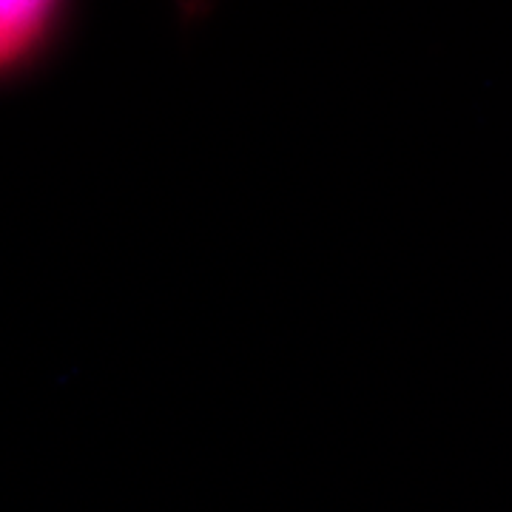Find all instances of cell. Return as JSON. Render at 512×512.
<instances>
[{
  "instance_id": "1",
  "label": "cell",
  "mask_w": 512,
  "mask_h": 512,
  "mask_svg": "<svg viewBox=\"0 0 512 512\" xmlns=\"http://www.w3.org/2000/svg\"><path fill=\"white\" fill-rule=\"evenodd\" d=\"M74 0H0V89L35 74L72 23Z\"/></svg>"
},
{
  "instance_id": "2",
  "label": "cell",
  "mask_w": 512,
  "mask_h": 512,
  "mask_svg": "<svg viewBox=\"0 0 512 512\" xmlns=\"http://www.w3.org/2000/svg\"><path fill=\"white\" fill-rule=\"evenodd\" d=\"M214 3H217V0H177V6H180V12H183L185 20L205 18V15L211 12Z\"/></svg>"
}]
</instances>
